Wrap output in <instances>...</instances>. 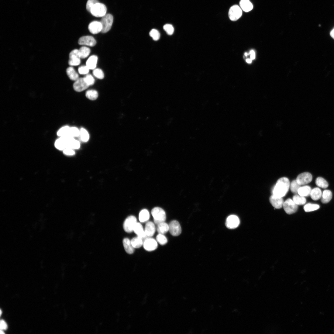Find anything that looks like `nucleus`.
Returning <instances> with one entry per match:
<instances>
[{
	"instance_id": "50",
	"label": "nucleus",
	"mask_w": 334,
	"mask_h": 334,
	"mask_svg": "<svg viewBox=\"0 0 334 334\" xmlns=\"http://www.w3.org/2000/svg\"><path fill=\"white\" fill-rule=\"evenodd\" d=\"M250 54L251 55L255 54V52L253 50H252L250 51Z\"/></svg>"
},
{
	"instance_id": "24",
	"label": "nucleus",
	"mask_w": 334,
	"mask_h": 334,
	"mask_svg": "<svg viewBox=\"0 0 334 334\" xmlns=\"http://www.w3.org/2000/svg\"><path fill=\"white\" fill-rule=\"evenodd\" d=\"M157 229L159 234L164 235L169 231V226L165 222H163L157 225Z\"/></svg>"
},
{
	"instance_id": "52",
	"label": "nucleus",
	"mask_w": 334,
	"mask_h": 334,
	"mask_svg": "<svg viewBox=\"0 0 334 334\" xmlns=\"http://www.w3.org/2000/svg\"><path fill=\"white\" fill-rule=\"evenodd\" d=\"M245 55L246 56H247L248 55V54L247 53H245Z\"/></svg>"
},
{
	"instance_id": "29",
	"label": "nucleus",
	"mask_w": 334,
	"mask_h": 334,
	"mask_svg": "<svg viewBox=\"0 0 334 334\" xmlns=\"http://www.w3.org/2000/svg\"><path fill=\"white\" fill-rule=\"evenodd\" d=\"M132 244L134 248H139L143 245V242L142 239L137 236L131 240Z\"/></svg>"
},
{
	"instance_id": "3",
	"label": "nucleus",
	"mask_w": 334,
	"mask_h": 334,
	"mask_svg": "<svg viewBox=\"0 0 334 334\" xmlns=\"http://www.w3.org/2000/svg\"><path fill=\"white\" fill-rule=\"evenodd\" d=\"M113 22V16L110 14H106L102 17L100 21L102 26L101 32L105 33L108 32L112 28Z\"/></svg>"
},
{
	"instance_id": "13",
	"label": "nucleus",
	"mask_w": 334,
	"mask_h": 334,
	"mask_svg": "<svg viewBox=\"0 0 334 334\" xmlns=\"http://www.w3.org/2000/svg\"><path fill=\"white\" fill-rule=\"evenodd\" d=\"M78 43L80 45L93 47L96 45L97 42L93 37L86 36L80 38L78 40Z\"/></svg>"
},
{
	"instance_id": "34",
	"label": "nucleus",
	"mask_w": 334,
	"mask_h": 334,
	"mask_svg": "<svg viewBox=\"0 0 334 334\" xmlns=\"http://www.w3.org/2000/svg\"><path fill=\"white\" fill-rule=\"evenodd\" d=\"M80 135L82 141L86 142L88 141L90 136L88 133L84 128H81L80 131Z\"/></svg>"
},
{
	"instance_id": "4",
	"label": "nucleus",
	"mask_w": 334,
	"mask_h": 334,
	"mask_svg": "<svg viewBox=\"0 0 334 334\" xmlns=\"http://www.w3.org/2000/svg\"><path fill=\"white\" fill-rule=\"evenodd\" d=\"M107 12L106 7L103 4L98 3L92 7L90 12L95 17H102L106 14Z\"/></svg>"
},
{
	"instance_id": "41",
	"label": "nucleus",
	"mask_w": 334,
	"mask_h": 334,
	"mask_svg": "<svg viewBox=\"0 0 334 334\" xmlns=\"http://www.w3.org/2000/svg\"><path fill=\"white\" fill-rule=\"evenodd\" d=\"M98 3L99 2L97 0H88L86 5L87 10L90 12L92 7L95 4Z\"/></svg>"
},
{
	"instance_id": "32",
	"label": "nucleus",
	"mask_w": 334,
	"mask_h": 334,
	"mask_svg": "<svg viewBox=\"0 0 334 334\" xmlns=\"http://www.w3.org/2000/svg\"><path fill=\"white\" fill-rule=\"evenodd\" d=\"M315 184L317 186L323 188H327L329 186L328 182L321 177H319L316 179Z\"/></svg>"
},
{
	"instance_id": "45",
	"label": "nucleus",
	"mask_w": 334,
	"mask_h": 334,
	"mask_svg": "<svg viewBox=\"0 0 334 334\" xmlns=\"http://www.w3.org/2000/svg\"><path fill=\"white\" fill-rule=\"evenodd\" d=\"M63 151L64 153L66 155H73L75 154V152L73 149L71 148H67Z\"/></svg>"
},
{
	"instance_id": "22",
	"label": "nucleus",
	"mask_w": 334,
	"mask_h": 334,
	"mask_svg": "<svg viewBox=\"0 0 334 334\" xmlns=\"http://www.w3.org/2000/svg\"><path fill=\"white\" fill-rule=\"evenodd\" d=\"M322 194L321 190L318 188H316L312 190L310 196L312 200L317 201L322 198Z\"/></svg>"
},
{
	"instance_id": "47",
	"label": "nucleus",
	"mask_w": 334,
	"mask_h": 334,
	"mask_svg": "<svg viewBox=\"0 0 334 334\" xmlns=\"http://www.w3.org/2000/svg\"><path fill=\"white\" fill-rule=\"evenodd\" d=\"M330 35L332 38L334 40V28L330 32Z\"/></svg>"
},
{
	"instance_id": "43",
	"label": "nucleus",
	"mask_w": 334,
	"mask_h": 334,
	"mask_svg": "<svg viewBox=\"0 0 334 334\" xmlns=\"http://www.w3.org/2000/svg\"><path fill=\"white\" fill-rule=\"evenodd\" d=\"M164 29L167 33L169 35H172L174 32V28L171 24H167L164 26Z\"/></svg>"
},
{
	"instance_id": "53",
	"label": "nucleus",
	"mask_w": 334,
	"mask_h": 334,
	"mask_svg": "<svg viewBox=\"0 0 334 334\" xmlns=\"http://www.w3.org/2000/svg\"><path fill=\"white\" fill-rule=\"evenodd\" d=\"M2 311L1 310V315H2Z\"/></svg>"
},
{
	"instance_id": "16",
	"label": "nucleus",
	"mask_w": 334,
	"mask_h": 334,
	"mask_svg": "<svg viewBox=\"0 0 334 334\" xmlns=\"http://www.w3.org/2000/svg\"><path fill=\"white\" fill-rule=\"evenodd\" d=\"M156 231L154 224L152 222H147L145 226V232L146 235L149 237L153 236Z\"/></svg>"
},
{
	"instance_id": "30",
	"label": "nucleus",
	"mask_w": 334,
	"mask_h": 334,
	"mask_svg": "<svg viewBox=\"0 0 334 334\" xmlns=\"http://www.w3.org/2000/svg\"><path fill=\"white\" fill-rule=\"evenodd\" d=\"M85 96L87 98L91 100H95L98 98V92L95 90H90L86 92Z\"/></svg>"
},
{
	"instance_id": "18",
	"label": "nucleus",
	"mask_w": 334,
	"mask_h": 334,
	"mask_svg": "<svg viewBox=\"0 0 334 334\" xmlns=\"http://www.w3.org/2000/svg\"><path fill=\"white\" fill-rule=\"evenodd\" d=\"M124 249L126 252L129 254H131L134 252V248L133 247L131 241L128 238H126L123 240Z\"/></svg>"
},
{
	"instance_id": "23",
	"label": "nucleus",
	"mask_w": 334,
	"mask_h": 334,
	"mask_svg": "<svg viewBox=\"0 0 334 334\" xmlns=\"http://www.w3.org/2000/svg\"><path fill=\"white\" fill-rule=\"evenodd\" d=\"M312 189L311 188L308 186H304L300 187L298 189V195L304 197H308L310 196Z\"/></svg>"
},
{
	"instance_id": "38",
	"label": "nucleus",
	"mask_w": 334,
	"mask_h": 334,
	"mask_svg": "<svg viewBox=\"0 0 334 334\" xmlns=\"http://www.w3.org/2000/svg\"><path fill=\"white\" fill-rule=\"evenodd\" d=\"M93 74L95 77L98 79H102L104 77V75L103 71L102 70L99 68L94 69Z\"/></svg>"
},
{
	"instance_id": "46",
	"label": "nucleus",
	"mask_w": 334,
	"mask_h": 334,
	"mask_svg": "<svg viewBox=\"0 0 334 334\" xmlns=\"http://www.w3.org/2000/svg\"><path fill=\"white\" fill-rule=\"evenodd\" d=\"M0 327L1 330H6L7 329L8 325L6 322L3 320H2L0 322Z\"/></svg>"
},
{
	"instance_id": "40",
	"label": "nucleus",
	"mask_w": 334,
	"mask_h": 334,
	"mask_svg": "<svg viewBox=\"0 0 334 334\" xmlns=\"http://www.w3.org/2000/svg\"><path fill=\"white\" fill-rule=\"evenodd\" d=\"M301 186L298 184L296 180L293 181L290 185L291 191L294 193H298V190L300 188Z\"/></svg>"
},
{
	"instance_id": "14",
	"label": "nucleus",
	"mask_w": 334,
	"mask_h": 334,
	"mask_svg": "<svg viewBox=\"0 0 334 334\" xmlns=\"http://www.w3.org/2000/svg\"><path fill=\"white\" fill-rule=\"evenodd\" d=\"M270 200L271 204L275 208L280 209L283 207L284 202L282 198L278 197L273 195L270 196Z\"/></svg>"
},
{
	"instance_id": "39",
	"label": "nucleus",
	"mask_w": 334,
	"mask_h": 334,
	"mask_svg": "<svg viewBox=\"0 0 334 334\" xmlns=\"http://www.w3.org/2000/svg\"><path fill=\"white\" fill-rule=\"evenodd\" d=\"M156 240L157 242L161 245L166 244L168 242L167 238L163 234H158L156 237Z\"/></svg>"
},
{
	"instance_id": "20",
	"label": "nucleus",
	"mask_w": 334,
	"mask_h": 334,
	"mask_svg": "<svg viewBox=\"0 0 334 334\" xmlns=\"http://www.w3.org/2000/svg\"><path fill=\"white\" fill-rule=\"evenodd\" d=\"M55 145L57 149L60 150H64L67 148V142L63 137H60L56 140Z\"/></svg>"
},
{
	"instance_id": "1",
	"label": "nucleus",
	"mask_w": 334,
	"mask_h": 334,
	"mask_svg": "<svg viewBox=\"0 0 334 334\" xmlns=\"http://www.w3.org/2000/svg\"><path fill=\"white\" fill-rule=\"evenodd\" d=\"M290 185V182L288 178L286 177L280 178L277 181L273 189V195L278 197L283 198L286 195L288 191Z\"/></svg>"
},
{
	"instance_id": "31",
	"label": "nucleus",
	"mask_w": 334,
	"mask_h": 334,
	"mask_svg": "<svg viewBox=\"0 0 334 334\" xmlns=\"http://www.w3.org/2000/svg\"><path fill=\"white\" fill-rule=\"evenodd\" d=\"M293 201L297 205H302L305 204L306 200L305 197L299 195H296L293 197Z\"/></svg>"
},
{
	"instance_id": "2",
	"label": "nucleus",
	"mask_w": 334,
	"mask_h": 334,
	"mask_svg": "<svg viewBox=\"0 0 334 334\" xmlns=\"http://www.w3.org/2000/svg\"><path fill=\"white\" fill-rule=\"evenodd\" d=\"M151 214L154 223L157 225L164 222L166 220V213L161 208L156 207L153 208L151 211Z\"/></svg>"
},
{
	"instance_id": "17",
	"label": "nucleus",
	"mask_w": 334,
	"mask_h": 334,
	"mask_svg": "<svg viewBox=\"0 0 334 334\" xmlns=\"http://www.w3.org/2000/svg\"><path fill=\"white\" fill-rule=\"evenodd\" d=\"M239 4L242 9L246 12H250L253 8V5L250 0H241Z\"/></svg>"
},
{
	"instance_id": "7",
	"label": "nucleus",
	"mask_w": 334,
	"mask_h": 334,
	"mask_svg": "<svg viewBox=\"0 0 334 334\" xmlns=\"http://www.w3.org/2000/svg\"><path fill=\"white\" fill-rule=\"evenodd\" d=\"M137 222V219L135 216H130L128 217L124 223L123 227L125 231L129 233L133 231L134 227Z\"/></svg>"
},
{
	"instance_id": "26",
	"label": "nucleus",
	"mask_w": 334,
	"mask_h": 334,
	"mask_svg": "<svg viewBox=\"0 0 334 334\" xmlns=\"http://www.w3.org/2000/svg\"><path fill=\"white\" fill-rule=\"evenodd\" d=\"M332 197V192L329 190H325L322 193L321 201L323 203H328L331 200Z\"/></svg>"
},
{
	"instance_id": "51",
	"label": "nucleus",
	"mask_w": 334,
	"mask_h": 334,
	"mask_svg": "<svg viewBox=\"0 0 334 334\" xmlns=\"http://www.w3.org/2000/svg\"><path fill=\"white\" fill-rule=\"evenodd\" d=\"M5 334V333L4 332H3V331H2V330H1V334Z\"/></svg>"
},
{
	"instance_id": "19",
	"label": "nucleus",
	"mask_w": 334,
	"mask_h": 334,
	"mask_svg": "<svg viewBox=\"0 0 334 334\" xmlns=\"http://www.w3.org/2000/svg\"><path fill=\"white\" fill-rule=\"evenodd\" d=\"M98 60V57L95 55L90 57L86 62V66L91 70L95 69Z\"/></svg>"
},
{
	"instance_id": "9",
	"label": "nucleus",
	"mask_w": 334,
	"mask_h": 334,
	"mask_svg": "<svg viewBox=\"0 0 334 334\" xmlns=\"http://www.w3.org/2000/svg\"><path fill=\"white\" fill-rule=\"evenodd\" d=\"M312 179V174L308 172H304L298 175L296 180L300 185H304L310 183Z\"/></svg>"
},
{
	"instance_id": "10",
	"label": "nucleus",
	"mask_w": 334,
	"mask_h": 334,
	"mask_svg": "<svg viewBox=\"0 0 334 334\" xmlns=\"http://www.w3.org/2000/svg\"><path fill=\"white\" fill-rule=\"evenodd\" d=\"M240 224V220L238 216L231 215L227 218L226 222L227 227L230 229H234L237 227Z\"/></svg>"
},
{
	"instance_id": "35",
	"label": "nucleus",
	"mask_w": 334,
	"mask_h": 334,
	"mask_svg": "<svg viewBox=\"0 0 334 334\" xmlns=\"http://www.w3.org/2000/svg\"><path fill=\"white\" fill-rule=\"evenodd\" d=\"M70 127L65 126L60 129L57 132V135L60 137L68 135Z\"/></svg>"
},
{
	"instance_id": "36",
	"label": "nucleus",
	"mask_w": 334,
	"mask_h": 334,
	"mask_svg": "<svg viewBox=\"0 0 334 334\" xmlns=\"http://www.w3.org/2000/svg\"><path fill=\"white\" fill-rule=\"evenodd\" d=\"M149 34L150 37L155 41L159 40L160 38V32L156 29H153L151 30Z\"/></svg>"
},
{
	"instance_id": "49",
	"label": "nucleus",
	"mask_w": 334,
	"mask_h": 334,
	"mask_svg": "<svg viewBox=\"0 0 334 334\" xmlns=\"http://www.w3.org/2000/svg\"><path fill=\"white\" fill-rule=\"evenodd\" d=\"M246 62L247 63H248L249 64H250L252 62V60L251 59H247L246 60Z\"/></svg>"
},
{
	"instance_id": "6",
	"label": "nucleus",
	"mask_w": 334,
	"mask_h": 334,
	"mask_svg": "<svg viewBox=\"0 0 334 334\" xmlns=\"http://www.w3.org/2000/svg\"><path fill=\"white\" fill-rule=\"evenodd\" d=\"M283 207L286 213L288 215L295 213L298 209V205L291 199H288L284 202Z\"/></svg>"
},
{
	"instance_id": "25",
	"label": "nucleus",
	"mask_w": 334,
	"mask_h": 334,
	"mask_svg": "<svg viewBox=\"0 0 334 334\" xmlns=\"http://www.w3.org/2000/svg\"><path fill=\"white\" fill-rule=\"evenodd\" d=\"M69 64L71 66H76L81 63V58L78 56L74 54H69Z\"/></svg>"
},
{
	"instance_id": "8",
	"label": "nucleus",
	"mask_w": 334,
	"mask_h": 334,
	"mask_svg": "<svg viewBox=\"0 0 334 334\" xmlns=\"http://www.w3.org/2000/svg\"><path fill=\"white\" fill-rule=\"evenodd\" d=\"M169 231L171 234L174 236H179L182 232L180 223L176 220L171 221L169 225Z\"/></svg>"
},
{
	"instance_id": "33",
	"label": "nucleus",
	"mask_w": 334,
	"mask_h": 334,
	"mask_svg": "<svg viewBox=\"0 0 334 334\" xmlns=\"http://www.w3.org/2000/svg\"><path fill=\"white\" fill-rule=\"evenodd\" d=\"M320 206L319 205L315 204L308 203L304 207V209L306 212H310L313 211L317 210L319 209Z\"/></svg>"
},
{
	"instance_id": "11",
	"label": "nucleus",
	"mask_w": 334,
	"mask_h": 334,
	"mask_svg": "<svg viewBox=\"0 0 334 334\" xmlns=\"http://www.w3.org/2000/svg\"><path fill=\"white\" fill-rule=\"evenodd\" d=\"M85 82L84 78H79L73 84L74 90L78 92H81L85 90L89 87Z\"/></svg>"
},
{
	"instance_id": "37",
	"label": "nucleus",
	"mask_w": 334,
	"mask_h": 334,
	"mask_svg": "<svg viewBox=\"0 0 334 334\" xmlns=\"http://www.w3.org/2000/svg\"><path fill=\"white\" fill-rule=\"evenodd\" d=\"M68 135L72 137H77L80 135V131L76 127L70 128Z\"/></svg>"
},
{
	"instance_id": "21",
	"label": "nucleus",
	"mask_w": 334,
	"mask_h": 334,
	"mask_svg": "<svg viewBox=\"0 0 334 334\" xmlns=\"http://www.w3.org/2000/svg\"><path fill=\"white\" fill-rule=\"evenodd\" d=\"M66 73L70 80L76 81L79 78L78 74L74 68L72 67H69L67 68L66 70Z\"/></svg>"
},
{
	"instance_id": "27",
	"label": "nucleus",
	"mask_w": 334,
	"mask_h": 334,
	"mask_svg": "<svg viewBox=\"0 0 334 334\" xmlns=\"http://www.w3.org/2000/svg\"><path fill=\"white\" fill-rule=\"evenodd\" d=\"M149 218L150 214L148 210L144 209L140 212L139 215V219L140 222H146L149 219Z\"/></svg>"
},
{
	"instance_id": "28",
	"label": "nucleus",
	"mask_w": 334,
	"mask_h": 334,
	"mask_svg": "<svg viewBox=\"0 0 334 334\" xmlns=\"http://www.w3.org/2000/svg\"><path fill=\"white\" fill-rule=\"evenodd\" d=\"M80 57L81 59H85L89 56L90 54V49L86 46L81 47L79 50Z\"/></svg>"
},
{
	"instance_id": "12",
	"label": "nucleus",
	"mask_w": 334,
	"mask_h": 334,
	"mask_svg": "<svg viewBox=\"0 0 334 334\" xmlns=\"http://www.w3.org/2000/svg\"><path fill=\"white\" fill-rule=\"evenodd\" d=\"M144 249L148 251L151 252L156 250L157 247V242L154 239L149 237L143 243Z\"/></svg>"
},
{
	"instance_id": "48",
	"label": "nucleus",
	"mask_w": 334,
	"mask_h": 334,
	"mask_svg": "<svg viewBox=\"0 0 334 334\" xmlns=\"http://www.w3.org/2000/svg\"><path fill=\"white\" fill-rule=\"evenodd\" d=\"M250 58L252 60H254L255 58V54L251 55Z\"/></svg>"
},
{
	"instance_id": "5",
	"label": "nucleus",
	"mask_w": 334,
	"mask_h": 334,
	"mask_svg": "<svg viewBox=\"0 0 334 334\" xmlns=\"http://www.w3.org/2000/svg\"><path fill=\"white\" fill-rule=\"evenodd\" d=\"M242 15V9L238 5H234L230 8L228 15L230 19L236 21L239 19Z\"/></svg>"
},
{
	"instance_id": "15",
	"label": "nucleus",
	"mask_w": 334,
	"mask_h": 334,
	"mask_svg": "<svg viewBox=\"0 0 334 334\" xmlns=\"http://www.w3.org/2000/svg\"><path fill=\"white\" fill-rule=\"evenodd\" d=\"M88 29L91 33L95 34L101 32L102 26L100 22L95 21L90 24Z\"/></svg>"
},
{
	"instance_id": "44",
	"label": "nucleus",
	"mask_w": 334,
	"mask_h": 334,
	"mask_svg": "<svg viewBox=\"0 0 334 334\" xmlns=\"http://www.w3.org/2000/svg\"><path fill=\"white\" fill-rule=\"evenodd\" d=\"M90 69L86 66H82L79 67L78 71L80 74H87L89 73Z\"/></svg>"
},
{
	"instance_id": "42",
	"label": "nucleus",
	"mask_w": 334,
	"mask_h": 334,
	"mask_svg": "<svg viewBox=\"0 0 334 334\" xmlns=\"http://www.w3.org/2000/svg\"><path fill=\"white\" fill-rule=\"evenodd\" d=\"M84 78L85 82L89 86L93 85L95 83V80L92 76L91 74L87 75Z\"/></svg>"
}]
</instances>
